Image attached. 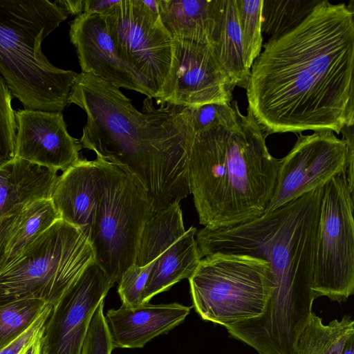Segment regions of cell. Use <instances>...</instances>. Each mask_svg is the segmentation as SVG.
I'll return each mask as SVG.
<instances>
[{
	"mask_svg": "<svg viewBox=\"0 0 354 354\" xmlns=\"http://www.w3.org/2000/svg\"><path fill=\"white\" fill-rule=\"evenodd\" d=\"M354 10L320 0L295 28L268 39L254 61L248 110L270 133L354 124Z\"/></svg>",
	"mask_w": 354,
	"mask_h": 354,
	"instance_id": "6da1fadb",
	"label": "cell"
},
{
	"mask_svg": "<svg viewBox=\"0 0 354 354\" xmlns=\"http://www.w3.org/2000/svg\"><path fill=\"white\" fill-rule=\"evenodd\" d=\"M324 187L250 222L196 232L201 258L245 254L268 262L273 289L259 317L236 324L240 338L262 354H293L315 299L313 263Z\"/></svg>",
	"mask_w": 354,
	"mask_h": 354,
	"instance_id": "7a4b0ae2",
	"label": "cell"
},
{
	"mask_svg": "<svg viewBox=\"0 0 354 354\" xmlns=\"http://www.w3.org/2000/svg\"><path fill=\"white\" fill-rule=\"evenodd\" d=\"M68 103L86 115L82 148L130 176L156 213L191 194L188 162L195 133L188 107L164 104L156 108L147 97L140 111L119 88L82 72Z\"/></svg>",
	"mask_w": 354,
	"mask_h": 354,
	"instance_id": "3957f363",
	"label": "cell"
},
{
	"mask_svg": "<svg viewBox=\"0 0 354 354\" xmlns=\"http://www.w3.org/2000/svg\"><path fill=\"white\" fill-rule=\"evenodd\" d=\"M280 159L266 144L252 113L241 112L230 127L195 133L188 162L191 194L200 223L209 229L239 225L265 213Z\"/></svg>",
	"mask_w": 354,
	"mask_h": 354,
	"instance_id": "277c9868",
	"label": "cell"
},
{
	"mask_svg": "<svg viewBox=\"0 0 354 354\" xmlns=\"http://www.w3.org/2000/svg\"><path fill=\"white\" fill-rule=\"evenodd\" d=\"M56 1L0 0V75L24 109L62 112L78 73L53 65L44 39L68 18Z\"/></svg>",
	"mask_w": 354,
	"mask_h": 354,
	"instance_id": "5b68a950",
	"label": "cell"
},
{
	"mask_svg": "<svg viewBox=\"0 0 354 354\" xmlns=\"http://www.w3.org/2000/svg\"><path fill=\"white\" fill-rule=\"evenodd\" d=\"M95 257L85 236L59 219L0 270V301L37 298L55 305Z\"/></svg>",
	"mask_w": 354,
	"mask_h": 354,
	"instance_id": "8992f818",
	"label": "cell"
},
{
	"mask_svg": "<svg viewBox=\"0 0 354 354\" xmlns=\"http://www.w3.org/2000/svg\"><path fill=\"white\" fill-rule=\"evenodd\" d=\"M96 160L98 201L89 243L95 262L115 283L135 264L142 231L156 212L130 176L111 162Z\"/></svg>",
	"mask_w": 354,
	"mask_h": 354,
	"instance_id": "52a82bcc",
	"label": "cell"
},
{
	"mask_svg": "<svg viewBox=\"0 0 354 354\" xmlns=\"http://www.w3.org/2000/svg\"><path fill=\"white\" fill-rule=\"evenodd\" d=\"M188 279L198 314L225 327L260 316L273 289L268 262L245 254L203 257Z\"/></svg>",
	"mask_w": 354,
	"mask_h": 354,
	"instance_id": "ba28073f",
	"label": "cell"
},
{
	"mask_svg": "<svg viewBox=\"0 0 354 354\" xmlns=\"http://www.w3.org/2000/svg\"><path fill=\"white\" fill-rule=\"evenodd\" d=\"M353 191L346 173L323 188L315 249L312 290L342 302L354 292Z\"/></svg>",
	"mask_w": 354,
	"mask_h": 354,
	"instance_id": "9c48e42d",
	"label": "cell"
},
{
	"mask_svg": "<svg viewBox=\"0 0 354 354\" xmlns=\"http://www.w3.org/2000/svg\"><path fill=\"white\" fill-rule=\"evenodd\" d=\"M341 132L343 139L330 130L317 131L310 135L300 133L292 149L280 159L274 191L265 213L324 187L341 173H346L354 190L353 127Z\"/></svg>",
	"mask_w": 354,
	"mask_h": 354,
	"instance_id": "30bf717a",
	"label": "cell"
},
{
	"mask_svg": "<svg viewBox=\"0 0 354 354\" xmlns=\"http://www.w3.org/2000/svg\"><path fill=\"white\" fill-rule=\"evenodd\" d=\"M102 16L118 53L156 99L167 79L173 56V39L160 14L144 0H119Z\"/></svg>",
	"mask_w": 354,
	"mask_h": 354,
	"instance_id": "8fae6325",
	"label": "cell"
},
{
	"mask_svg": "<svg viewBox=\"0 0 354 354\" xmlns=\"http://www.w3.org/2000/svg\"><path fill=\"white\" fill-rule=\"evenodd\" d=\"M197 230H185L180 203L156 212L146 224L140 240L135 264L144 266L154 259L142 304L156 295L189 279L201 259L195 239Z\"/></svg>",
	"mask_w": 354,
	"mask_h": 354,
	"instance_id": "7c38bea8",
	"label": "cell"
},
{
	"mask_svg": "<svg viewBox=\"0 0 354 354\" xmlns=\"http://www.w3.org/2000/svg\"><path fill=\"white\" fill-rule=\"evenodd\" d=\"M234 88L210 44L173 39L171 68L156 100L183 107L230 104Z\"/></svg>",
	"mask_w": 354,
	"mask_h": 354,
	"instance_id": "4fadbf2b",
	"label": "cell"
},
{
	"mask_svg": "<svg viewBox=\"0 0 354 354\" xmlns=\"http://www.w3.org/2000/svg\"><path fill=\"white\" fill-rule=\"evenodd\" d=\"M114 284L91 263L52 306L41 335L40 354H81L91 318Z\"/></svg>",
	"mask_w": 354,
	"mask_h": 354,
	"instance_id": "5bb4252c",
	"label": "cell"
},
{
	"mask_svg": "<svg viewBox=\"0 0 354 354\" xmlns=\"http://www.w3.org/2000/svg\"><path fill=\"white\" fill-rule=\"evenodd\" d=\"M69 37L82 73L93 75L117 88L154 98L142 77L118 53L102 15L85 12L77 15L70 22Z\"/></svg>",
	"mask_w": 354,
	"mask_h": 354,
	"instance_id": "9a60e30c",
	"label": "cell"
},
{
	"mask_svg": "<svg viewBox=\"0 0 354 354\" xmlns=\"http://www.w3.org/2000/svg\"><path fill=\"white\" fill-rule=\"evenodd\" d=\"M15 156L56 171L80 159V140L71 136L62 112L23 109L15 111Z\"/></svg>",
	"mask_w": 354,
	"mask_h": 354,
	"instance_id": "2e32d148",
	"label": "cell"
},
{
	"mask_svg": "<svg viewBox=\"0 0 354 354\" xmlns=\"http://www.w3.org/2000/svg\"><path fill=\"white\" fill-rule=\"evenodd\" d=\"M190 310L177 302H148L133 308L121 305L110 309L104 318L113 348H140L182 323Z\"/></svg>",
	"mask_w": 354,
	"mask_h": 354,
	"instance_id": "e0dca14e",
	"label": "cell"
},
{
	"mask_svg": "<svg viewBox=\"0 0 354 354\" xmlns=\"http://www.w3.org/2000/svg\"><path fill=\"white\" fill-rule=\"evenodd\" d=\"M99 168L96 159H80L64 171L51 199L61 219L77 228L89 241L95 223Z\"/></svg>",
	"mask_w": 354,
	"mask_h": 354,
	"instance_id": "ac0fdd59",
	"label": "cell"
},
{
	"mask_svg": "<svg viewBox=\"0 0 354 354\" xmlns=\"http://www.w3.org/2000/svg\"><path fill=\"white\" fill-rule=\"evenodd\" d=\"M58 171L14 158L0 166V220L12 216L31 203L51 198Z\"/></svg>",
	"mask_w": 354,
	"mask_h": 354,
	"instance_id": "d6986e66",
	"label": "cell"
},
{
	"mask_svg": "<svg viewBox=\"0 0 354 354\" xmlns=\"http://www.w3.org/2000/svg\"><path fill=\"white\" fill-rule=\"evenodd\" d=\"M211 46L234 86L246 88L250 73L245 63L236 0H215Z\"/></svg>",
	"mask_w": 354,
	"mask_h": 354,
	"instance_id": "ffe728a7",
	"label": "cell"
},
{
	"mask_svg": "<svg viewBox=\"0 0 354 354\" xmlns=\"http://www.w3.org/2000/svg\"><path fill=\"white\" fill-rule=\"evenodd\" d=\"M160 16L172 39L211 45L215 0H158Z\"/></svg>",
	"mask_w": 354,
	"mask_h": 354,
	"instance_id": "44dd1931",
	"label": "cell"
},
{
	"mask_svg": "<svg viewBox=\"0 0 354 354\" xmlns=\"http://www.w3.org/2000/svg\"><path fill=\"white\" fill-rule=\"evenodd\" d=\"M60 218L51 198L34 201L15 214L5 236L0 270Z\"/></svg>",
	"mask_w": 354,
	"mask_h": 354,
	"instance_id": "7402d4cb",
	"label": "cell"
},
{
	"mask_svg": "<svg viewBox=\"0 0 354 354\" xmlns=\"http://www.w3.org/2000/svg\"><path fill=\"white\" fill-rule=\"evenodd\" d=\"M354 335V322L348 315L325 325L313 312L299 335L294 354H341L345 342Z\"/></svg>",
	"mask_w": 354,
	"mask_h": 354,
	"instance_id": "603a6c76",
	"label": "cell"
},
{
	"mask_svg": "<svg viewBox=\"0 0 354 354\" xmlns=\"http://www.w3.org/2000/svg\"><path fill=\"white\" fill-rule=\"evenodd\" d=\"M320 0H263L261 32L274 39L297 26Z\"/></svg>",
	"mask_w": 354,
	"mask_h": 354,
	"instance_id": "cb8c5ba5",
	"label": "cell"
},
{
	"mask_svg": "<svg viewBox=\"0 0 354 354\" xmlns=\"http://www.w3.org/2000/svg\"><path fill=\"white\" fill-rule=\"evenodd\" d=\"M48 305L37 298L0 301V350L25 332Z\"/></svg>",
	"mask_w": 354,
	"mask_h": 354,
	"instance_id": "d4e9b609",
	"label": "cell"
},
{
	"mask_svg": "<svg viewBox=\"0 0 354 354\" xmlns=\"http://www.w3.org/2000/svg\"><path fill=\"white\" fill-rule=\"evenodd\" d=\"M263 0H236L243 55L250 70L261 52V14Z\"/></svg>",
	"mask_w": 354,
	"mask_h": 354,
	"instance_id": "484cf974",
	"label": "cell"
},
{
	"mask_svg": "<svg viewBox=\"0 0 354 354\" xmlns=\"http://www.w3.org/2000/svg\"><path fill=\"white\" fill-rule=\"evenodd\" d=\"M188 108L194 133L232 127L236 123L240 112L236 101L232 102V104L210 103Z\"/></svg>",
	"mask_w": 354,
	"mask_h": 354,
	"instance_id": "4316f807",
	"label": "cell"
},
{
	"mask_svg": "<svg viewBox=\"0 0 354 354\" xmlns=\"http://www.w3.org/2000/svg\"><path fill=\"white\" fill-rule=\"evenodd\" d=\"M12 98L0 75V166L15 156L17 124L15 111L12 106Z\"/></svg>",
	"mask_w": 354,
	"mask_h": 354,
	"instance_id": "83f0119b",
	"label": "cell"
},
{
	"mask_svg": "<svg viewBox=\"0 0 354 354\" xmlns=\"http://www.w3.org/2000/svg\"><path fill=\"white\" fill-rule=\"evenodd\" d=\"M155 262L156 259L144 266L133 264L123 272L118 283L122 305L133 308L142 304L145 289Z\"/></svg>",
	"mask_w": 354,
	"mask_h": 354,
	"instance_id": "f1b7e54d",
	"label": "cell"
},
{
	"mask_svg": "<svg viewBox=\"0 0 354 354\" xmlns=\"http://www.w3.org/2000/svg\"><path fill=\"white\" fill-rule=\"evenodd\" d=\"M102 301L95 311L84 342L81 354H111L114 349L104 315Z\"/></svg>",
	"mask_w": 354,
	"mask_h": 354,
	"instance_id": "f546056e",
	"label": "cell"
},
{
	"mask_svg": "<svg viewBox=\"0 0 354 354\" xmlns=\"http://www.w3.org/2000/svg\"><path fill=\"white\" fill-rule=\"evenodd\" d=\"M119 0H84L83 12L104 15Z\"/></svg>",
	"mask_w": 354,
	"mask_h": 354,
	"instance_id": "4dcf8cb0",
	"label": "cell"
},
{
	"mask_svg": "<svg viewBox=\"0 0 354 354\" xmlns=\"http://www.w3.org/2000/svg\"><path fill=\"white\" fill-rule=\"evenodd\" d=\"M56 2L68 15H76L77 16L83 13L84 0H59Z\"/></svg>",
	"mask_w": 354,
	"mask_h": 354,
	"instance_id": "1f68e13d",
	"label": "cell"
},
{
	"mask_svg": "<svg viewBox=\"0 0 354 354\" xmlns=\"http://www.w3.org/2000/svg\"><path fill=\"white\" fill-rule=\"evenodd\" d=\"M14 216L0 220V259L3 252L5 236Z\"/></svg>",
	"mask_w": 354,
	"mask_h": 354,
	"instance_id": "d6a6232c",
	"label": "cell"
},
{
	"mask_svg": "<svg viewBox=\"0 0 354 354\" xmlns=\"http://www.w3.org/2000/svg\"><path fill=\"white\" fill-rule=\"evenodd\" d=\"M41 335V333L35 340L23 348L19 354H40Z\"/></svg>",
	"mask_w": 354,
	"mask_h": 354,
	"instance_id": "836d02e7",
	"label": "cell"
},
{
	"mask_svg": "<svg viewBox=\"0 0 354 354\" xmlns=\"http://www.w3.org/2000/svg\"><path fill=\"white\" fill-rule=\"evenodd\" d=\"M341 354H354V335L346 340Z\"/></svg>",
	"mask_w": 354,
	"mask_h": 354,
	"instance_id": "e575fe53",
	"label": "cell"
}]
</instances>
